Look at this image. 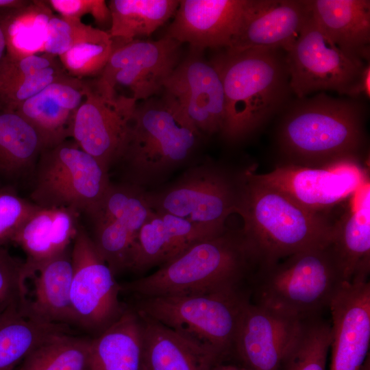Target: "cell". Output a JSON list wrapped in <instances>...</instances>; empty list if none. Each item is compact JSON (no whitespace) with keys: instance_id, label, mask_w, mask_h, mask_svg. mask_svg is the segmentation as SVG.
<instances>
[{"instance_id":"obj_40","label":"cell","mask_w":370,"mask_h":370,"mask_svg":"<svg viewBox=\"0 0 370 370\" xmlns=\"http://www.w3.org/2000/svg\"><path fill=\"white\" fill-rule=\"evenodd\" d=\"M53 58L47 53L21 58H13L6 54L0 63V88L55 65Z\"/></svg>"},{"instance_id":"obj_42","label":"cell","mask_w":370,"mask_h":370,"mask_svg":"<svg viewBox=\"0 0 370 370\" xmlns=\"http://www.w3.org/2000/svg\"><path fill=\"white\" fill-rule=\"evenodd\" d=\"M348 97L358 100H369L370 97V64L367 62L358 80L349 92Z\"/></svg>"},{"instance_id":"obj_20","label":"cell","mask_w":370,"mask_h":370,"mask_svg":"<svg viewBox=\"0 0 370 370\" xmlns=\"http://www.w3.org/2000/svg\"><path fill=\"white\" fill-rule=\"evenodd\" d=\"M71 248L37 264H26L21 282V308L35 320L73 324L71 304Z\"/></svg>"},{"instance_id":"obj_28","label":"cell","mask_w":370,"mask_h":370,"mask_svg":"<svg viewBox=\"0 0 370 370\" xmlns=\"http://www.w3.org/2000/svg\"><path fill=\"white\" fill-rule=\"evenodd\" d=\"M45 149L35 128L14 110L0 104V184L14 187L32 180Z\"/></svg>"},{"instance_id":"obj_36","label":"cell","mask_w":370,"mask_h":370,"mask_svg":"<svg viewBox=\"0 0 370 370\" xmlns=\"http://www.w3.org/2000/svg\"><path fill=\"white\" fill-rule=\"evenodd\" d=\"M103 29L84 24L81 20L53 15L50 19L44 45V53L59 56L75 45L99 35Z\"/></svg>"},{"instance_id":"obj_44","label":"cell","mask_w":370,"mask_h":370,"mask_svg":"<svg viewBox=\"0 0 370 370\" xmlns=\"http://www.w3.org/2000/svg\"><path fill=\"white\" fill-rule=\"evenodd\" d=\"M27 1L21 0H0V10H12L24 5Z\"/></svg>"},{"instance_id":"obj_45","label":"cell","mask_w":370,"mask_h":370,"mask_svg":"<svg viewBox=\"0 0 370 370\" xmlns=\"http://www.w3.org/2000/svg\"><path fill=\"white\" fill-rule=\"evenodd\" d=\"M226 362H220L209 370H245L236 363H227Z\"/></svg>"},{"instance_id":"obj_14","label":"cell","mask_w":370,"mask_h":370,"mask_svg":"<svg viewBox=\"0 0 370 370\" xmlns=\"http://www.w3.org/2000/svg\"><path fill=\"white\" fill-rule=\"evenodd\" d=\"M182 45L165 35L157 40L114 41L112 52L97 80L115 92L125 90V97L136 102L157 96L180 62Z\"/></svg>"},{"instance_id":"obj_30","label":"cell","mask_w":370,"mask_h":370,"mask_svg":"<svg viewBox=\"0 0 370 370\" xmlns=\"http://www.w3.org/2000/svg\"><path fill=\"white\" fill-rule=\"evenodd\" d=\"M60 332H69V325L35 320L21 306L0 310V370H13L38 345Z\"/></svg>"},{"instance_id":"obj_10","label":"cell","mask_w":370,"mask_h":370,"mask_svg":"<svg viewBox=\"0 0 370 370\" xmlns=\"http://www.w3.org/2000/svg\"><path fill=\"white\" fill-rule=\"evenodd\" d=\"M286 52L290 86L296 98L333 91L348 96L369 62L338 47L311 13L297 38Z\"/></svg>"},{"instance_id":"obj_19","label":"cell","mask_w":370,"mask_h":370,"mask_svg":"<svg viewBox=\"0 0 370 370\" xmlns=\"http://www.w3.org/2000/svg\"><path fill=\"white\" fill-rule=\"evenodd\" d=\"M310 16L308 0H246L228 52L251 49L287 51Z\"/></svg>"},{"instance_id":"obj_3","label":"cell","mask_w":370,"mask_h":370,"mask_svg":"<svg viewBox=\"0 0 370 370\" xmlns=\"http://www.w3.org/2000/svg\"><path fill=\"white\" fill-rule=\"evenodd\" d=\"M211 62L223 87L225 123L221 136L228 141H239L252 134L292 100L283 49L225 50Z\"/></svg>"},{"instance_id":"obj_5","label":"cell","mask_w":370,"mask_h":370,"mask_svg":"<svg viewBox=\"0 0 370 370\" xmlns=\"http://www.w3.org/2000/svg\"><path fill=\"white\" fill-rule=\"evenodd\" d=\"M202 134L180 106L164 93L137 102L124 152L117 163L122 182L143 189L163 182L190 162Z\"/></svg>"},{"instance_id":"obj_33","label":"cell","mask_w":370,"mask_h":370,"mask_svg":"<svg viewBox=\"0 0 370 370\" xmlns=\"http://www.w3.org/2000/svg\"><path fill=\"white\" fill-rule=\"evenodd\" d=\"M92 338L53 334L34 347L19 370H88Z\"/></svg>"},{"instance_id":"obj_6","label":"cell","mask_w":370,"mask_h":370,"mask_svg":"<svg viewBox=\"0 0 370 370\" xmlns=\"http://www.w3.org/2000/svg\"><path fill=\"white\" fill-rule=\"evenodd\" d=\"M330 244L258 269L251 284L254 304L301 321L320 316L343 282Z\"/></svg>"},{"instance_id":"obj_39","label":"cell","mask_w":370,"mask_h":370,"mask_svg":"<svg viewBox=\"0 0 370 370\" xmlns=\"http://www.w3.org/2000/svg\"><path fill=\"white\" fill-rule=\"evenodd\" d=\"M24 261L0 247V310L20 306Z\"/></svg>"},{"instance_id":"obj_4","label":"cell","mask_w":370,"mask_h":370,"mask_svg":"<svg viewBox=\"0 0 370 370\" xmlns=\"http://www.w3.org/2000/svg\"><path fill=\"white\" fill-rule=\"evenodd\" d=\"M236 213L258 269L273 265L297 252L331 243L329 215L311 212L283 193L258 181L251 169L244 180Z\"/></svg>"},{"instance_id":"obj_31","label":"cell","mask_w":370,"mask_h":370,"mask_svg":"<svg viewBox=\"0 0 370 370\" xmlns=\"http://www.w3.org/2000/svg\"><path fill=\"white\" fill-rule=\"evenodd\" d=\"M179 0H111L108 34L116 42L149 36L173 17Z\"/></svg>"},{"instance_id":"obj_24","label":"cell","mask_w":370,"mask_h":370,"mask_svg":"<svg viewBox=\"0 0 370 370\" xmlns=\"http://www.w3.org/2000/svg\"><path fill=\"white\" fill-rule=\"evenodd\" d=\"M348 210L333 225L331 248L343 282L369 280L370 188L365 184L351 199Z\"/></svg>"},{"instance_id":"obj_1","label":"cell","mask_w":370,"mask_h":370,"mask_svg":"<svg viewBox=\"0 0 370 370\" xmlns=\"http://www.w3.org/2000/svg\"><path fill=\"white\" fill-rule=\"evenodd\" d=\"M276 131L281 164L325 167L361 164L367 149V110L362 100L325 92L292 99Z\"/></svg>"},{"instance_id":"obj_43","label":"cell","mask_w":370,"mask_h":370,"mask_svg":"<svg viewBox=\"0 0 370 370\" xmlns=\"http://www.w3.org/2000/svg\"><path fill=\"white\" fill-rule=\"evenodd\" d=\"M3 11L0 10V63L7 53L6 38L3 24Z\"/></svg>"},{"instance_id":"obj_7","label":"cell","mask_w":370,"mask_h":370,"mask_svg":"<svg viewBox=\"0 0 370 370\" xmlns=\"http://www.w3.org/2000/svg\"><path fill=\"white\" fill-rule=\"evenodd\" d=\"M243 180L244 170L206 160L188 167L169 184L146 190L145 197L152 210L176 216L219 235L226 230L229 217L236 213Z\"/></svg>"},{"instance_id":"obj_37","label":"cell","mask_w":370,"mask_h":370,"mask_svg":"<svg viewBox=\"0 0 370 370\" xmlns=\"http://www.w3.org/2000/svg\"><path fill=\"white\" fill-rule=\"evenodd\" d=\"M39 208L21 197L14 187L0 184V247L12 243L23 223Z\"/></svg>"},{"instance_id":"obj_2","label":"cell","mask_w":370,"mask_h":370,"mask_svg":"<svg viewBox=\"0 0 370 370\" xmlns=\"http://www.w3.org/2000/svg\"><path fill=\"white\" fill-rule=\"evenodd\" d=\"M242 229L193 245L153 273L121 285L134 298L196 294L249 293L244 288L258 270Z\"/></svg>"},{"instance_id":"obj_11","label":"cell","mask_w":370,"mask_h":370,"mask_svg":"<svg viewBox=\"0 0 370 370\" xmlns=\"http://www.w3.org/2000/svg\"><path fill=\"white\" fill-rule=\"evenodd\" d=\"M71 304L73 325L97 336L123 313L121 285L86 230L79 227L71 249Z\"/></svg>"},{"instance_id":"obj_41","label":"cell","mask_w":370,"mask_h":370,"mask_svg":"<svg viewBox=\"0 0 370 370\" xmlns=\"http://www.w3.org/2000/svg\"><path fill=\"white\" fill-rule=\"evenodd\" d=\"M47 3L63 18L81 20L89 14L97 24L110 26V11L104 0H50Z\"/></svg>"},{"instance_id":"obj_12","label":"cell","mask_w":370,"mask_h":370,"mask_svg":"<svg viewBox=\"0 0 370 370\" xmlns=\"http://www.w3.org/2000/svg\"><path fill=\"white\" fill-rule=\"evenodd\" d=\"M137 102L97 80L86 84L84 99L73 117L70 137L110 171L120 160Z\"/></svg>"},{"instance_id":"obj_35","label":"cell","mask_w":370,"mask_h":370,"mask_svg":"<svg viewBox=\"0 0 370 370\" xmlns=\"http://www.w3.org/2000/svg\"><path fill=\"white\" fill-rule=\"evenodd\" d=\"M114 48L108 31L82 41L59 56L64 71L71 77L82 79L101 74Z\"/></svg>"},{"instance_id":"obj_34","label":"cell","mask_w":370,"mask_h":370,"mask_svg":"<svg viewBox=\"0 0 370 370\" xmlns=\"http://www.w3.org/2000/svg\"><path fill=\"white\" fill-rule=\"evenodd\" d=\"M331 323L321 316L304 320L280 370H326Z\"/></svg>"},{"instance_id":"obj_15","label":"cell","mask_w":370,"mask_h":370,"mask_svg":"<svg viewBox=\"0 0 370 370\" xmlns=\"http://www.w3.org/2000/svg\"><path fill=\"white\" fill-rule=\"evenodd\" d=\"M253 174L305 209L326 215L369 183L367 170L351 162L325 167L280 164L269 173Z\"/></svg>"},{"instance_id":"obj_23","label":"cell","mask_w":370,"mask_h":370,"mask_svg":"<svg viewBox=\"0 0 370 370\" xmlns=\"http://www.w3.org/2000/svg\"><path fill=\"white\" fill-rule=\"evenodd\" d=\"M86 84L67 75L13 110L35 128L45 149L53 147L70 137L71 123L84 99Z\"/></svg>"},{"instance_id":"obj_22","label":"cell","mask_w":370,"mask_h":370,"mask_svg":"<svg viewBox=\"0 0 370 370\" xmlns=\"http://www.w3.org/2000/svg\"><path fill=\"white\" fill-rule=\"evenodd\" d=\"M215 236L186 220L152 210L134 242L127 270L143 273L160 267L196 243Z\"/></svg>"},{"instance_id":"obj_16","label":"cell","mask_w":370,"mask_h":370,"mask_svg":"<svg viewBox=\"0 0 370 370\" xmlns=\"http://www.w3.org/2000/svg\"><path fill=\"white\" fill-rule=\"evenodd\" d=\"M201 52L190 49L165 81L162 92L180 106L203 135H222L225 123L223 87L217 68Z\"/></svg>"},{"instance_id":"obj_21","label":"cell","mask_w":370,"mask_h":370,"mask_svg":"<svg viewBox=\"0 0 370 370\" xmlns=\"http://www.w3.org/2000/svg\"><path fill=\"white\" fill-rule=\"evenodd\" d=\"M246 0H180L165 36L191 49H227Z\"/></svg>"},{"instance_id":"obj_46","label":"cell","mask_w":370,"mask_h":370,"mask_svg":"<svg viewBox=\"0 0 370 370\" xmlns=\"http://www.w3.org/2000/svg\"><path fill=\"white\" fill-rule=\"evenodd\" d=\"M370 356H367L360 370H370Z\"/></svg>"},{"instance_id":"obj_13","label":"cell","mask_w":370,"mask_h":370,"mask_svg":"<svg viewBox=\"0 0 370 370\" xmlns=\"http://www.w3.org/2000/svg\"><path fill=\"white\" fill-rule=\"evenodd\" d=\"M145 193L128 182H111L101 199L84 213L92 225L90 236L114 275L127 269L134 242L152 211Z\"/></svg>"},{"instance_id":"obj_26","label":"cell","mask_w":370,"mask_h":370,"mask_svg":"<svg viewBox=\"0 0 370 370\" xmlns=\"http://www.w3.org/2000/svg\"><path fill=\"white\" fill-rule=\"evenodd\" d=\"M308 2L312 18L338 47L350 56L369 61L370 1Z\"/></svg>"},{"instance_id":"obj_25","label":"cell","mask_w":370,"mask_h":370,"mask_svg":"<svg viewBox=\"0 0 370 370\" xmlns=\"http://www.w3.org/2000/svg\"><path fill=\"white\" fill-rule=\"evenodd\" d=\"M138 314L143 326L141 370H209L225 362L167 326Z\"/></svg>"},{"instance_id":"obj_29","label":"cell","mask_w":370,"mask_h":370,"mask_svg":"<svg viewBox=\"0 0 370 370\" xmlns=\"http://www.w3.org/2000/svg\"><path fill=\"white\" fill-rule=\"evenodd\" d=\"M142 354L141 319L127 306L114 323L92 338L88 370H141Z\"/></svg>"},{"instance_id":"obj_32","label":"cell","mask_w":370,"mask_h":370,"mask_svg":"<svg viewBox=\"0 0 370 370\" xmlns=\"http://www.w3.org/2000/svg\"><path fill=\"white\" fill-rule=\"evenodd\" d=\"M52 9L47 1H27L24 5L3 11L7 55L21 58L44 53Z\"/></svg>"},{"instance_id":"obj_9","label":"cell","mask_w":370,"mask_h":370,"mask_svg":"<svg viewBox=\"0 0 370 370\" xmlns=\"http://www.w3.org/2000/svg\"><path fill=\"white\" fill-rule=\"evenodd\" d=\"M32 181L30 199L40 208H68L86 213L103 196L109 171L73 140L45 149Z\"/></svg>"},{"instance_id":"obj_27","label":"cell","mask_w":370,"mask_h":370,"mask_svg":"<svg viewBox=\"0 0 370 370\" xmlns=\"http://www.w3.org/2000/svg\"><path fill=\"white\" fill-rule=\"evenodd\" d=\"M80 213L68 208H39L21 225L12 243L26 254V264L47 260L71 247Z\"/></svg>"},{"instance_id":"obj_8","label":"cell","mask_w":370,"mask_h":370,"mask_svg":"<svg viewBox=\"0 0 370 370\" xmlns=\"http://www.w3.org/2000/svg\"><path fill=\"white\" fill-rule=\"evenodd\" d=\"M249 293L135 298L137 312L156 321L225 362L230 359L239 317Z\"/></svg>"},{"instance_id":"obj_18","label":"cell","mask_w":370,"mask_h":370,"mask_svg":"<svg viewBox=\"0 0 370 370\" xmlns=\"http://www.w3.org/2000/svg\"><path fill=\"white\" fill-rule=\"evenodd\" d=\"M329 309L332 315L330 370H360L369 355V281L343 282Z\"/></svg>"},{"instance_id":"obj_38","label":"cell","mask_w":370,"mask_h":370,"mask_svg":"<svg viewBox=\"0 0 370 370\" xmlns=\"http://www.w3.org/2000/svg\"><path fill=\"white\" fill-rule=\"evenodd\" d=\"M69 75L55 65L0 88V104L14 109L50 84Z\"/></svg>"},{"instance_id":"obj_17","label":"cell","mask_w":370,"mask_h":370,"mask_svg":"<svg viewBox=\"0 0 370 370\" xmlns=\"http://www.w3.org/2000/svg\"><path fill=\"white\" fill-rule=\"evenodd\" d=\"M302 322L247 301L239 317L230 359L245 370H280Z\"/></svg>"}]
</instances>
